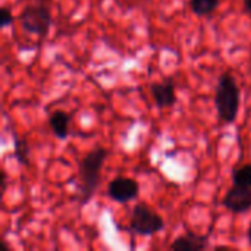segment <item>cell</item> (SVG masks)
I'll return each mask as SVG.
<instances>
[{"label":"cell","mask_w":251,"mask_h":251,"mask_svg":"<svg viewBox=\"0 0 251 251\" xmlns=\"http://www.w3.org/2000/svg\"><path fill=\"white\" fill-rule=\"evenodd\" d=\"M138 194H140V185L132 178L116 176L107 185V196L113 201L121 203V204L135 200Z\"/></svg>","instance_id":"5"},{"label":"cell","mask_w":251,"mask_h":251,"mask_svg":"<svg viewBox=\"0 0 251 251\" xmlns=\"http://www.w3.org/2000/svg\"><path fill=\"white\" fill-rule=\"evenodd\" d=\"M221 0H190V7L197 16H209L219 7Z\"/></svg>","instance_id":"11"},{"label":"cell","mask_w":251,"mask_h":251,"mask_svg":"<svg viewBox=\"0 0 251 251\" xmlns=\"http://www.w3.org/2000/svg\"><path fill=\"white\" fill-rule=\"evenodd\" d=\"M240 103H241V90L237 79L229 72L221 74L215 91V104H216L219 121L222 124L235 122L238 118Z\"/></svg>","instance_id":"2"},{"label":"cell","mask_w":251,"mask_h":251,"mask_svg":"<svg viewBox=\"0 0 251 251\" xmlns=\"http://www.w3.org/2000/svg\"><path fill=\"white\" fill-rule=\"evenodd\" d=\"M0 16H1V22H0V26H1V28H7L9 25H12V22H13V15H12V12H10L9 7H6V6L1 7Z\"/></svg>","instance_id":"13"},{"label":"cell","mask_w":251,"mask_h":251,"mask_svg":"<svg viewBox=\"0 0 251 251\" xmlns=\"http://www.w3.org/2000/svg\"><path fill=\"white\" fill-rule=\"evenodd\" d=\"M107 159V150L103 147H96L90 150L79 162L78 169V184H79V204L85 206L96 194L100 179L101 168Z\"/></svg>","instance_id":"1"},{"label":"cell","mask_w":251,"mask_h":251,"mask_svg":"<svg viewBox=\"0 0 251 251\" xmlns=\"http://www.w3.org/2000/svg\"><path fill=\"white\" fill-rule=\"evenodd\" d=\"M6 190V175H4V172L1 174V191H4Z\"/></svg>","instance_id":"15"},{"label":"cell","mask_w":251,"mask_h":251,"mask_svg":"<svg viewBox=\"0 0 251 251\" xmlns=\"http://www.w3.org/2000/svg\"><path fill=\"white\" fill-rule=\"evenodd\" d=\"M169 249L174 251H200L209 249V238L207 235H199L194 232L187 231L185 234L176 237Z\"/></svg>","instance_id":"8"},{"label":"cell","mask_w":251,"mask_h":251,"mask_svg":"<svg viewBox=\"0 0 251 251\" xmlns=\"http://www.w3.org/2000/svg\"><path fill=\"white\" fill-rule=\"evenodd\" d=\"M247 240H249V244L251 246V224H250V228H249V231H247Z\"/></svg>","instance_id":"16"},{"label":"cell","mask_w":251,"mask_h":251,"mask_svg":"<svg viewBox=\"0 0 251 251\" xmlns=\"http://www.w3.org/2000/svg\"><path fill=\"white\" fill-rule=\"evenodd\" d=\"M29 144L26 138H19L13 132V157L22 166H29Z\"/></svg>","instance_id":"10"},{"label":"cell","mask_w":251,"mask_h":251,"mask_svg":"<svg viewBox=\"0 0 251 251\" xmlns=\"http://www.w3.org/2000/svg\"><path fill=\"white\" fill-rule=\"evenodd\" d=\"M69 122L71 116L63 110H56L49 116V126L59 140H66L69 137Z\"/></svg>","instance_id":"9"},{"label":"cell","mask_w":251,"mask_h":251,"mask_svg":"<svg viewBox=\"0 0 251 251\" xmlns=\"http://www.w3.org/2000/svg\"><path fill=\"white\" fill-rule=\"evenodd\" d=\"M222 206L234 215H243L251 210V190L234 185L222 199Z\"/></svg>","instance_id":"6"},{"label":"cell","mask_w":251,"mask_h":251,"mask_svg":"<svg viewBox=\"0 0 251 251\" xmlns=\"http://www.w3.org/2000/svg\"><path fill=\"white\" fill-rule=\"evenodd\" d=\"M165 229L163 218L146 203H138L132 207L129 216V231L141 237H153Z\"/></svg>","instance_id":"4"},{"label":"cell","mask_w":251,"mask_h":251,"mask_svg":"<svg viewBox=\"0 0 251 251\" xmlns=\"http://www.w3.org/2000/svg\"><path fill=\"white\" fill-rule=\"evenodd\" d=\"M150 91L153 96V101L159 109L172 107L176 103V85L172 76H166L162 81L153 82L150 85Z\"/></svg>","instance_id":"7"},{"label":"cell","mask_w":251,"mask_h":251,"mask_svg":"<svg viewBox=\"0 0 251 251\" xmlns=\"http://www.w3.org/2000/svg\"><path fill=\"white\" fill-rule=\"evenodd\" d=\"M232 184L251 190V163L243 165L232 171Z\"/></svg>","instance_id":"12"},{"label":"cell","mask_w":251,"mask_h":251,"mask_svg":"<svg viewBox=\"0 0 251 251\" xmlns=\"http://www.w3.org/2000/svg\"><path fill=\"white\" fill-rule=\"evenodd\" d=\"M22 29L40 38L46 37L53 24L50 6L44 1H32L24 6L18 16Z\"/></svg>","instance_id":"3"},{"label":"cell","mask_w":251,"mask_h":251,"mask_svg":"<svg viewBox=\"0 0 251 251\" xmlns=\"http://www.w3.org/2000/svg\"><path fill=\"white\" fill-rule=\"evenodd\" d=\"M243 4H244V10L251 15V0H243Z\"/></svg>","instance_id":"14"}]
</instances>
